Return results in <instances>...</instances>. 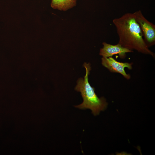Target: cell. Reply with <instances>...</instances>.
<instances>
[{
  "label": "cell",
  "instance_id": "3",
  "mask_svg": "<svg viewBox=\"0 0 155 155\" xmlns=\"http://www.w3.org/2000/svg\"><path fill=\"white\" fill-rule=\"evenodd\" d=\"M142 33L144 41L148 48L155 44V25L148 20L140 10L133 13Z\"/></svg>",
  "mask_w": 155,
  "mask_h": 155
},
{
  "label": "cell",
  "instance_id": "6",
  "mask_svg": "<svg viewBox=\"0 0 155 155\" xmlns=\"http://www.w3.org/2000/svg\"><path fill=\"white\" fill-rule=\"evenodd\" d=\"M77 0H51V7L61 11H67L76 5Z\"/></svg>",
  "mask_w": 155,
  "mask_h": 155
},
{
  "label": "cell",
  "instance_id": "5",
  "mask_svg": "<svg viewBox=\"0 0 155 155\" xmlns=\"http://www.w3.org/2000/svg\"><path fill=\"white\" fill-rule=\"evenodd\" d=\"M102 44L103 46L100 50L99 55L104 57H108L118 55L120 58L124 59L126 56V53L133 52V51L125 48L118 43L112 45L103 42Z\"/></svg>",
  "mask_w": 155,
  "mask_h": 155
},
{
  "label": "cell",
  "instance_id": "1",
  "mask_svg": "<svg viewBox=\"0 0 155 155\" xmlns=\"http://www.w3.org/2000/svg\"><path fill=\"white\" fill-rule=\"evenodd\" d=\"M113 22L119 37L118 44L131 51L135 50L155 57V54L145 43L133 13H126L119 18L114 19Z\"/></svg>",
  "mask_w": 155,
  "mask_h": 155
},
{
  "label": "cell",
  "instance_id": "4",
  "mask_svg": "<svg viewBox=\"0 0 155 155\" xmlns=\"http://www.w3.org/2000/svg\"><path fill=\"white\" fill-rule=\"evenodd\" d=\"M101 63L103 66L110 72L120 73L127 80L130 78V75L127 74L124 69L125 68L127 67L129 69H131L132 63L121 62L116 61L112 57H102L101 58Z\"/></svg>",
  "mask_w": 155,
  "mask_h": 155
},
{
  "label": "cell",
  "instance_id": "2",
  "mask_svg": "<svg viewBox=\"0 0 155 155\" xmlns=\"http://www.w3.org/2000/svg\"><path fill=\"white\" fill-rule=\"evenodd\" d=\"M83 66L86 69L85 75L84 78H81L78 79L75 88V90L81 93L83 102L75 106L82 109H90L93 115L96 116L106 108L108 103L104 97H98L95 92L94 88L90 85L88 82V76L91 70L90 64L85 62Z\"/></svg>",
  "mask_w": 155,
  "mask_h": 155
}]
</instances>
